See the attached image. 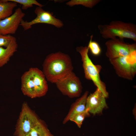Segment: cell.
<instances>
[{"mask_svg": "<svg viewBox=\"0 0 136 136\" xmlns=\"http://www.w3.org/2000/svg\"><path fill=\"white\" fill-rule=\"evenodd\" d=\"M34 12L36 15V18L30 21L23 20L20 25L22 26L24 30L31 28L32 25L38 23H45L52 25L57 28H60L63 25L62 22L55 17L52 13L44 10L41 7L36 8Z\"/></svg>", "mask_w": 136, "mask_h": 136, "instance_id": "9", "label": "cell"}, {"mask_svg": "<svg viewBox=\"0 0 136 136\" xmlns=\"http://www.w3.org/2000/svg\"><path fill=\"white\" fill-rule=\"evenodd\" d=\"M37 115L24 103L15 128V136H26L40 120Z\"/></svg>", "mask_w": 136, "mask_h": 136, "instance_id": "6", "label": "cell"}, {"mask_svg": "<svg viewBox=\"0 0 136 136\" xmlns=\"http://www.w3.org/2000/svg\"><path fill=\"white\" fill-rule=\"evenodd\" d=\"M90 116V113L87 109L74 116L70 120L75 122L78 126L80 128L85 118Z\"/></svg>", "mask_w": 136, "mask_h": 136, "instance_id": "18", "label": "cell"}, {"mask_svg": "<svg viewBox=\"0 0 136 136\" xmlns=\"http://www.w3.org/2000/svg\"><path fill=\"white\" fill-rule=\"evenodd\" d=\"M12 36L11 35L0 34V47L4 46L7 47L10 43Z\"/></svg>", "mask_w": 136, "mask_h": 136, "instance_id": "20", "label": "cell"}, {"mask_svg": "<svg viewBox=\"0 0 136 136\" xmlns=\"http://www.w3.org/2000/svg\"><path fill=\"white\" fill-rule=\"evenodd\" d=\"M88 93V91H85L80 97L72 104L68 114L63 121V124L70 121L75 115L85 110L86 99Z\"/></svg>", "mask_w": 136, "mask_h": 136, "instance_id": "12", "label": "cell"}, {"mask_svg": "<svg viewBox=\"0 0 136 136\" xmlns=\"http://www.w3.org/2000/svg\"><path fill=\"white\" fill-rule=\"evenodd\" d=\"M136 50L128 55L109 59L117 74L119 77L132 80L136 74Z\"/></svg>", "mask_w": 136, "mask_h": 136, "instance_id": "5", "label": "cell"}, {"mask_svg": "<svg viewBox=\"0 0 136 136\" xmlns=\"http://www.w3.org/2000/svg\"><path fill=\"white\" fill-rule=\"evenodd\" d=\"M101 1L100 0H71L66 3V4L71 7L80 5L91 8Z\"/></svg>", "mask_w": 136, "mask_h": 136, "instance_id": "16", "label": "cell"}, {"mask_svg": "<svg viewBox=\"0 0 136 136\" xmlns=\"http://www.w3.org/2000/svg\"><path fill=\"white\" fill-rule=\"evenodd\" d=\"M25 15L22 9L18 8L11 15L0 20V34L11 35L15 34Z\"/></svg>", "mask_w": 136, "mask_h": 136, "instance_id": "10", "label": "cell"}, {"mask_svg": "<svg viewBox=\"0 0 136 136\" xmlns=\"http://www.w3.org/2000/svg\"><path fill=\"white\" fill-rule=\"evenodd\" d=\"M106 97L97 88L93 93L88 96L86 99V109L89 113L94 115L100 113L107 107Z\"/></svg>", "mask_w": 136, "mask_h": 136, "instance_id": "11", "label": "cell"}, {"mask_svg": "<svg viewBox=\"0 0 136 136\" xmlns=\"http://www.w3.org/2000/svg\"><path fill=\"white\" fill-rule=\"evenodd\" d=\"M55 84L63 94L71 98L79 97L82 92L81 82L73 72L58 80Z\"/></svg>", "mask_w": 136, "mask_h": 136, "instance_id": "8", "label": "cell"}, {"mask_svg": "<svg viewBox=\"0 0 136 136\" xmlns=\"http://www.w3.org/2000/svg\"><path fill=\"white\" fill-rule=\"evenodd\" d=\"M21 90L23 94L31 98L45 95L48 90L47 80L43 72L36 67H31L22 75Z\"/></svg>", "mask_w": 136, "mask_h": 136, "instance_id": "2", "label": "cell"}, {"mask_svg": "<svg viewBox=\"0 0 136 136\" xmlns=\"http://www.w3.org/2000/svg\"><path fill=\"white\" fill-rule=\"evenodd\" d=\"M102 37L106 39L119 37L127 38L136 42V25L132 23L113 20L109 24L98 25Z\"/></svg>", "mask_w": 136, "mask_h": 136, "instance_id": "3", "label": "cell"}, {"mask_svg": "<svg viewBox=\"0 0 136 136\" xmlns=\"http://www.w3.org/2000/svg\"><path fill=\"white\" fill-rule=\"evenodd\" d=\"M105 45L106 55L109 59L126 56L136 50L135 43L130 44L125 42L123 39L117 38L108 40Z\"/></svg>", "mask_w": 136, "mask_h": 136, "instance_id": "7", "label": "cell"}, {"mask_svg": "<svg viewBox=\"0 0 136 136\" xmlns=\"http://www.w3.org/2000/svg\"><path fill=\"white\" fill-rule=\"evenodd\" d=\"M26 136H54L43 121L40 120Z\"/></svg>", "mask_w": 136, "mask_h": 136, "instance_id": "15", "label": "cell"}, {"mask_svg": "<svg viewBox=\"0 0 136 136\" xmlns=\"http://www.w3.org/2000/svg\"><path fill=\"white\" fill-rule=\"evenodd\" d=\"M9 1L18 3L22 5V9L25 10L32 7L33 5H36L38 7H42L44 6L36 0H7Z\"/></svg>", "mask_w": 136, "mask_h": 136, "instance_id": "17", "label": "cell"}, {"mask_svg": "<svg viewBox=\"0 0 136 136\" xmlns=\"http://www.w3.org/2000/svg\"><path fill=\"white\" fill-rule=\"evenodd\" d=\"M76 50L81 57L85 78L92 81L105 97H108L109 93L107 90L106 85L101 80L100 77L101 66L99 65H95L93 63L89 56V49L87 47H78Z\"/></svg>", "mask_w": 136, "mask_h": 136, "instance_id": "4", "label": "cell"}, {"mask_svg": "<svg viewBox=\"0 0 136 136\" xmlns=\"http://www.w3.org/2000/svg\"><path fill=\"white\" fill-rule=\"evenodd\" d=\"M18 45L16 38L12 36L11 41L5 48L0 47V67L9 61L10 58L17 51Z\"/></svg>", "mask_w": 136, "mask_h": 136, "instance_id": "13", "label": "cell"}, {"mask_svg": "<svg viewBox=\"0 0 136 136\" xmlns=\"http://www.w3.org/2000/svg\"><path fill=\"white\" fill-rule=\"evenodd\" d=\"M92 36H91L87 47L93 55L99 56L101 53V48L97 42L92 40Z\"/></svg>", "mask_w": 136, "mask_h": 136, "instance_id": "19", "label": "cell"}, {"mask_svg": "<svg viewBox=\"0 0 136 136\" xmlns=\"http://www.w3.org/2000/svg\"><path fill=\"white\" fill-rule=\"evenodd\" d=\"M43 67L42 72L47 80L55 83L72 72L73 69L69 56L60 52L48 55L44 60Z\"/></svg>", "mask_w": 136, "mask_h": 136, "instance_id": "1", "label": "cell"}, {"mask_svg": "<svg viewBox=\"0 0 136 136\" xmlns=\"http://www.w3.org/2000/svg\"><path fill=\"white\" fill-rule=\"evenodd\" d=\"M17 3L7 0H0V20L4 19L13 14Z\"/></svg>", "mask_w": 136, "mask_h": 136, "instance_id": "14", "label": "cell"}]
</instances>
